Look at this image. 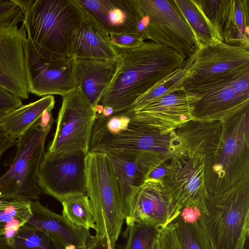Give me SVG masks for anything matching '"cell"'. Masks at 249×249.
<instances>
[{"label": "cell", "mask_w": 249, "mask_h": 249, "mask_svg": "<svg viewBox=\"0 0 249 249\" xmlns=\"http://www.w3.org/2000/svg\"><path fill=\"white\" fill-rule=\"evenodd\" d=\"M6 114V113H5ZM5 114L4 113H0V119L1 118V117L4 115Z\"/></svg>", "instance_id": "44"}, {"label": "cell", "mask_w": 249, "mask_h": 249, "mask_svg": "<svg viewBox=\"0 0 249 249\" xmlns=\"http://www.w3.org/2000/svg\"><path fill=\"white\" fill-rule=\"evenodd\" d=\"M174 1L192 29L196 36L197 47L200 44L223 42L220 34L206 17L196 0Z\"/></svg>", "instance_id": "26"}, {"label": "cell", "mask_w": 249, "mask_h": 249, "mask_svg": "<svg viewBox=\"0 0 249 249\" xmlns=\"http://www.w3.org/2000/svg\"><path fill=\"white\" fill-rule=\"evenodd\" d=\"M224 74L234 91L249 99V66L232 70Z\"/></svg>", "instance_id": "32"}, {"label": "cell", "mask_w": 249, "mask_h": 249, "mask_svg": "<svg viewBox=\"0 0 249 249\" xmlns=\"http://www.w3.org/2000/svg\"><path fill=\"white\" fill-rule=\"evenodd\" d=\"M110 159L115 173L124 220L127 216L134 192L145 181V175L132 158L113 153H106Z\"/></svg>", "instance_id": "25"}, {"label": "cell", "mask_w": 249, "mask_h": 249, "mask_svg": "<svg viewBox=\"0 0 249 249\" xmlns=\"http://www.w3.org/2000/svg\"><path fill=\"white\" fill-rule=\"evenodd\" d=\"M86 195L94 214V236H107L112 248L115 249L124 216L114 169L107 154L88 152L86 158Z\"/></svg>", "instance_id": "5"}, {"label": "cell", "mask_w": 249, "mask_h": 249, "mask_svg": "<svg viewBox=\"0 0 249 249\" xmlns=\"http://www.w3.org/2000/svg\"><path fill=\"white\" fill-rule=\"evenodd\" d=\"M27 80L30 93L36 96L59 95L75 90L72 58L47 59L40 57L27 39L24 45Z\"/></svg>", "instance_id": "14"}, {"label": "cell", "mask_w": 249, "mask_h": 249, "mask_svg": "<svg viewBox=\"0 0 249 249\" xmlns=\"http://www.w3.org/2000/svg\"><path fill=\"white\" fill-rule=\"evenodd\" d=\"M247 66H249V49L222 41L200 44L183 66V88L203 83Z\"/></svg>", "instance_id": "13"}, {"label": "cell", "mask_w": 249, "mask_h": 249, "mask_svg": "<svg viewBox=\"0 0 249 249\" xmlns=\"http://www.w3.org/2000/svg\"><path fill=\"white\" fill-rule=\"evenodd\" d=\"M176 221L181 249H212L200 221L185 223L178 217Z\"/></svg>", "instance_id": "31"}, {"label": "cell", "mask_w": 249, "mask_h": 249, "mask_svg": "<svg viewBox=\"0 0 249 249\" xmlns=\"http://www.w3.org/2000/svg\"></svg>", "instance_id": "45"}, {"label": "cell", "mask_w": 249, "mask_h": 249, "mask_svg": "<svg viewBox=\"0 0 249 249\" xmlns=\"http://www.w3.org/2000/svg\"><path fill=\"white\" fill-rule=\"evenodd\" d=\"M53 95L40 99L14 109L0 119V128L10 138L16 140L27 131L48 108L54 107Z\"/></svg>", "instance_id": "24"}, {"label": "cell", "mask_w": 249, "mask_h": 249, "mask_svg": "<svg viewBox=\"0 0 249 249\" xmlns=\"http://www.w3.org/2000/svg\"><path fill=\"white\" fill-rule=\"evenodd\" d=\"M53 109V108H49L45 110L39 119V123L43 129L48 133L51 130L54 121L52 115Z\"/></svg>", "instance_id": "38"}, {"label": "cell", "mask_w": 249, "mask_h": 249, "mask_svg": "<svg viewBox=\"0 0 249 249\" xmlns=\"http://www.w3.org/2000/svg\"><path fill=\"white\" fill-rule=\"evenodd\" d=\"M174 131L162 134L131 121L124 111L97 119L89 152L113 153L133 158L146 179L154 169L170 160L181 149Z\"/></svg>", "instance_id": "2"}, {"label": "cell", "mask_w": 249, "mask_h": 249, "mask_svg": "<svg viewBox=\"0 0 249 249\" xmlns=\"http://www.w3.org/2000/svg\"><path fill=\"white\" fill-rule=\"evenodd\" d=\"M72 59V72L76 87L85 100L95 110L114 78L120 58Z\"/></svg>", "instance_id": "19"}, {"label": "cell", "mask_w": 249, "mask_h": 249, "mask_svg": "<svg viewBox=\"0 0 249 249\" xmlns=\"http://www.w3.org/2000/svg\"><path fill=\"white\" fill-rule=\"evenodd\" d=\"M202 214L199 208L192 206L183 208L178 218L185 223L193 224L199 221Z\"/></svg>", "instance_id": "35"}, {"label": "cell", "mask_w": 249, "mask_h": 249, "mask_svg": "<svg viewBox=\"0 0 249 249\" xmlns=\"http://www.w3.org/2000/svg\"><path fill=\"white\" fill-rule=\"evenodd\" d=\"M32 215L26 224L41 231L60 249H85L89 231L77 227L63 215L57 214L38 201H30Z\"/></svg>", "instance_id": "18"}, {"label": "cell", "mask_w": 249, "mask_h": 249, "mask_svg": "<svg viewBox=\"0 0 249 249\" xmlns=\"http://www.w3.org/2000/svg\"><path fill=\"white\" fill-rule=\"evenodd\" d=\"M160 180L181 209L195 206L203 214L207 213L208 194L203 157L180 150L171 159L169 168Z\"/></svg>", "instance_id": "11"}, {"label": "cell", "mask_w": 249, "mask_h": 249, "mask_svg": "<svg viewBox=\"0 0 249 249\" xmlns=\"http://www.w3.org/2000/svg\"><path fill=\"white\" fill-rule=\"evenodd\" d=\"M71 57L109 60L120 58V53L112 43L109 35L85 12L72 37Z\"/></svg>", "instance_id": "21"}, {"label": "cell", "mask_w": 249, "mask_h": 249, "mask_svg": "<svg viewBox=\"0 0 249 249\" xmlns=\"http://www.w3.org/2000/svg\"><path fill=\"white\" fill-rule=\"evenodd\" d=\"M62 214L75 226L86 230L95 229L94 213L86 194L68 197L61 202Z\"/></svg>", "instance_id": "29"}, {"label": "cell", "mask_w": 249, "mask_h": 249, "mask_svg": "<svg viewBox=\"0 0 249 249\" xmlns=\"http://www.w3.org/2000/svg\"><path fill=\"white\" fill-rule=\"evenodd\" d=\"M83 151L60 154L47 151L40 163L38 184L44 193L61 202L86 194V158Z\"/></svg>", "instance_id": "12"}, {"label": "cell", "mask_w": 249, "mask_h": 249, "mask_svg": "<svg viewBox=\"0 0 249 249\" xmlns=\"http://www.w3.org/2000/svg\"><path fill=\"white\" fill-rule=\"evenodd\" d=\"M158 238L154 242L151 249H159Z\"/></svg>", "instance_id": "42"}, {"label": "cell", "mask_w": 249, "mask_h": 249, "mask_svg": "<svg viewBox=\"0 0 249 249\" xmlns=\"http://www.w3.org/2000/svg\"><path fill=\"white\" fill-rule=\"evenodd\" d=\"M170 160L152 170L147 176L145 180L148 179L160 180L165 175L169 168Z\"/></svg>", "instance_id": "40"}, {"label": "cell", "mask_w": 249, "mask_h": 249, "mask_svg": "<svg viewBox=\"0 0 249 249\" xmlns=\"http://www.w3.org/2000/svg\"><path fill=\"white\" fill-rule=\"evenodd\" d=\"M222 121L192 119L174 131L181 141L180 150L203 157L205 160L214 154L222 136Z\"/></svg>", "instance_id": "23"}, {"label": "cell", "mask_w": 249, "mask_h": 249, "mask_svg": "<svg viewBox=\"0 0 249 249\" xmlns=\"http://www.w3.org/2000/svg\"><path fill=\"white\" fill-rule=\"evenodd\" d=\"M114 113L113 109L110 107H104L102 113L96 117L98 118L109 117Z\"/></svg>", "instance_id": "41"}, {"label": "cell", "mask_w": 249, "mask_h": 249, "mask_svg": "<svg viewBox=\"0 0 249 249\" xmlns=\"http://www.w3.org/2000/svg\"><path fill=\"white\" fill-rule=\"evenodd\" d=\"M110 40L118 48L133 49L142 45L144 42L135 33H120L109 34Z\"/></svg>", "instance_id": "33"}, {"label": "cell", "mask_w": 249, "mask_h": 249, "mask_svg": "<svg viewBox=\"0 0 249 249\" xmlns=\"http://www.w3.org/2000/svg\"><path fill=\"white\" fill-rule=\"evenodd\" d=\"M19 8L16 0H0V18L16 11Z\"/></svg>", "instance_id": "39"}, {"label": "cell", "mask_w": 249, "mask_h": 249, "mask_svg": "<svg viewBox=\"0 0 249 249\" xmlns=\"http://www.w3.org/2000/svg\"><path fill=\"white\" fill-rule=\"evenodd\" d=\"M184 89L200 97L194 105L193 119L221 121L232 113L249 107V99L234 91L224 73L203 83L186 87Z\"/></svg>", "instance_id": "17"}, {"label": "cell", "mask_w": 249, "mask_h": 249, "mask_svg": "<svg viewBox=\"0 0 249 249\" xmlns=\"http://www.w3.org/2000/svg\"><path fill=\"white\" fill-rule=\"evenodd\" d=\"M74 0L109 35L137 34L136 14L133 0Z\"/></svg>", "instance_id": "20"}, {"label": "cell", "mask_w": 249, "mask_h": 249, "mask_svg": "<svg viewBox=\"0 0 249 249\" xmlns=\"http://www.w3.org/2000/svg\"><path fill=\"white\" fill-rule=\"evenodd\" d=\"M19 8L0 18V85L19 98L28 99L24 45L27 39Z\"/></svg>", "instance_id": "9"}, {"label": "cell", "mask_w": 249, "mask_h": 249, "mask_svg": "<svg viewBox=\"0 0 249 249\" xmlns=\"http://www.w3.org/2000/svg\"><path fill=\"white\" fill-rule=\"evenodd\" d=\"M32 214L30 201L0 199V237L12 236Z\"/></svg>", "instance_id": "28"}, {"label": "cell", "mask_w": 249, "mask_h": 249, "mask_svg": "<svg viewBox=\"0 0 249 249\" xmlns=\"http://www.w3.org/2000/svg\"><path fill=\"white\" fill-rule=\"evenodd\" d=\"M0 249H60L41 231L26 223L11 237H0Z\"/></svg>", "instance_id": "27"}, {"label": "cell", "mask_w": 249, "mask_h": 249, "mask_svg": "<svg viewBox=\"0 0 249 249\" xmlns=\"http://www.w3.org/2000/svg\"><path fill=\"white\" fill-rule=\"evenodd\" d=\"M199 221L212 249H244L249 234V187L210 196Z\"/></svg>", "instance_id": "6"}, {"label": "cell", "mask_w": 249, "mask_h": 249, "mask_svg": "<svg viewBox=\"0 0 249 249\" xmlns=\"http://www.w3.org/2000/svg\"><path fill=\"white\" fill-rule=\"evenodd\" d=\"M107 244H108V249H113L111 246V244L109 242V239L107 238Z\"/></svg>", "instance_id": "43"}, {"label": "cell", "mask_w": 249, "mask_h": 249, "mask_svg": "<svg viewBox=\"0 0 249 249\" xmlns=\"http://www.w3.org/2000/svg\"><path fill=\"white\" fill-rule=\"evenodd\" d=\"M249 0H220L210 22L225 43L249 49Z\"/></svg>", "instance_id": "22"}, {"label": "cell", "mask_w": 249, "mask_h": 249, "mask_svg": "<svg viewBox=\"0 0 249 249\" xmlns=\"http://www.w3.org/2000/svg\"><path fill=\"white\" fill-rule=\"evenodd\" d=\"M16 143V140L10 138L0 128V160L3 154Z\"/></svg>", "instance_id": "37"}, {"label": "cell", "mask_w": 249, "mask_h": 249, "mask_svg": "<svg viewBox=\"0 0 249 249\" xmlns=\"http://www.w3.org/2000/svg\"><path fill=\"white\" fill-rule=\"evenodd\" d=\"M85 249H108L107 236H91Z\"/></svg>", "instance_id": "36"}, {"label": "cell", "mask_w": 249, "mask_h": 249, "mask_svg": "<svg viewBox=\"0 0 249 249\" xmlns=\"http://www.w3.org/2000/svg\"><path fill=\"white\" fill-rule=\"evenodd\" d=\"M137 34L189 57L197 47L195 34L174 0H133Z\"/></svg>", "instance_id": "7"}, {"label": "cell", "mask_w": 249, "mask_h": 249, "mask_svg": "<svg viewBox=\"0 0 249 249\" xmlns=\"http://www.w3.org/2000/svg\"><path fill=\"white\" fill-rule=\"evenodd\" d=\"M198 95L185 90L157 98L133 111L125 112L130 119L167 134L193 119L194 103Z\"/></svg>", "instance_id": "16"}, {"label": "cell", "mask_w": 249, "mask_h": 249, "mask_svg": "<svg viewBox=\"0 0 249 249\" xmlns=\"http://www.w3.org/2000/svg\"><path fill=\"white\" fill-rule=\"evenodd\" d=\"M221 121L220 144L205 160L207 191L214 196L249 187V107Z\"/></svg>", "instance_id": "4"}, {"label": "cell", "mask_w": 249, "mask_h": 249, "mask_svg": "<svg viewBox=\"0 0 249 249\" xmlns=\"http://www.w3.org/2000/svg\"><path fill=\"white\" fill-rule=\"evenodd\" d=\"M22 105L21 99L0 85V113H7Z\"/></svg>", "instance_id": "34"}, {"label": "cell", "mask_w": 249, "mask_h": 249, "mask_svg": "<svg viewBox=\"0 0 249 249\" xmlns=\"http://www.w3.org/2000/svg\"><path fill=\"white\" fill-rule=\"evenodd\" d=\"M48 134L38 120L18 138L13 162L0 177V199L38 201L42 193L38 184L39 169Z\"/></svg>", "instance_id": "8"}, {"label": "cell", "mask_w": 249, "mask_h": 249, "mask_svg": "<svg viewBox=\"0 0 249 249\" xmlns=\"http://www.w3.org/2000/svg\"><path fill=\"white\" fill-rule=\"evenodd\" d=\"M162 229L144 223L127 225L122 249H151Z\"/></svg>", "instance_id": "30"}, {"label": "cell", "mask_w": 249, "mask_h": 249, "mask_svg": "<svg viewBox=\"0 0 249 249\" xmlns=\"http://www.w3.org/2000/svg\"><path fill=\"white\" fill-rule=\"evenodd\" d=\"M96 120L95 110L83 98L78 88L63 97L48 151L60 154L79 151L88 153Z\"/></svg>", "instance_id": "10"}, {"label": "cell", "mask_w": 249, "mask_h": 249, "mask_svg": "<svg viewBox=\"0 0 249 249\" xmlns=\"http://www.w3.org/2000/svg\"><path fill=\"white\" fill-rule=\"evenodd\" d=\"M181 209L161 180L148 179L134 192L124 220L127 225L144 223L162 229L178 219Z\"/></svg>", "instance_id": "15"}, {"label": "cell", "mask_w": 249, "mask_h": 249, "mask_svg": "<svg viewBox=\"0 0 249 249\" xmlns=\"http://www.w3.org/2000/svg\"><path fill=\"white\" fill-rule=\"evenodd\" d=\"M22 12L27 39L47 59L71 57L73 35L85 12L74 0H16Z\"/></svg>", "instance_id": "3"}, {"label": "cell", "mask_w": 249, "mask_h": 249, "mask_svg": "<svg viewBox=\"0 0 249 249\" xmlns=\"http://www.w3.org/2000/svg\"><path fill=\"white\" fill-rule=\"evenodd\" d=\"M119 50L116 72L100 104L111 107L114 113L128 110L138 99L181 69L186 58L151 41Z\"/></svg>", "instance_id": "1"}]
</instances>
